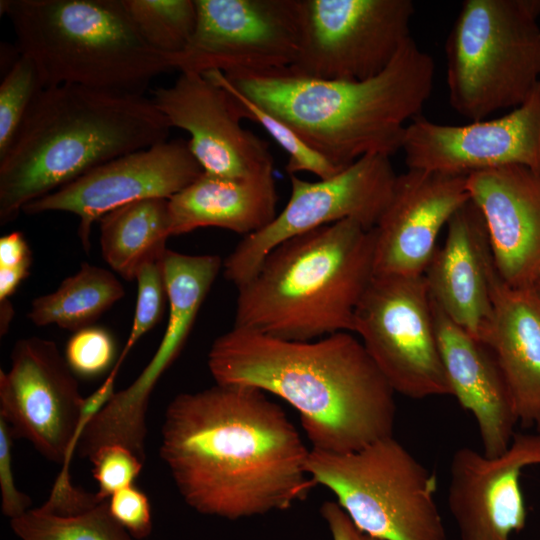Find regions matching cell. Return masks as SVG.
Masks as SVG:
<instances>
[{"mask_svg":"<svg viewBox=\"0 0 540 540\" xmlns=\"http://www.w3.org/2000/svg\"><path fill=\"white\" fill-rule=\"evenodd\" d=\"M320 513L332 540H381L361 531L336 501H325Z\"/></svg>","mask_w":540,"mask_h":540,"instance_id":"36","label":"cell"},{"mask_svg":"<svg viewBox=\"0 0 540 540\" xmlns=\"http://www.w3.org/2000/svg\"><path fill=\"white\" fill-rule=\"evenodd\" d=\"M204 75L228 93L241 119H248L258 123L286 152L288 161L285 169L288 175L309 172L318 179H326L341 171L308 146L284 121L237 90L222 72L212 70L204 73Z\"/></svg>","mask_w":540,"mask_h":540,"instance_id":"27","label":"cell"},{"mask_svg":"<svg viewBox=\"0 0 540 540\" xmlns=\"http://www.w3.org/2000/svg\"><path fill=\"white\" fill-rule=\"evenodd\" d=\"M44 88L36 65L19 53L0 84V156L13 141L31 104Z\"/></svg>","mask_w":540,"mask_h":540,"instance_id":"29","label":"cell"},{"mask_svg":"<svg viewBox=\"0 0 540 540\" xmlns=\"http://www.w3.org/2000/svg\"><path fill=\"white\" fill-rule=\"evenodd\" d=\"M374 257L373 229L355 220L288 239L237 288L233 327L288 341L353 333Z\"/></svg>","mask_w":540,"mask_h":540,"instance_id":"5","label":"cell"},{"mask_svg":"<svg viewBox=\"0 0 540 540\" xmlns=\"http://www.w3.org/2000/svg\"><path fill=\"white\" fill-rule=\"evenodd\" d=\"M411 0H298L299 40L287 69L320 80L381 73L411 37Z\"/></svg>","mask_w":540,"mask_h":540,"instance_id":"9","label":"cell"},{"mask_svg":"<svg viewBox=\"0 0 540 540\" xmlns=\"http://www.w3.org/2000/svg\"><path fill=\"white\" fill-rule=\"evenodd\" d=\"M353 333L395 393L412 399L451 395L425 276L374 275Z\"/></svg>","mask_w":540,"mask_h":540,"instance_id":"10","label":"cell"},{"mask_svg":"<svg viewBox=\"0 0 540 540\" xmlns=\"http://www.w3.org/2000/svg\"><path fill=\"white\" fill-rule=\"evenodd\" d=\"M32 263L29 244L20 231L0 238V269L28 273Z\"/></svg>","mask_w":540,"mask_h":540,"instance_id":"35","label":"cell"},{"mask_svg":"<svg viewBox=\"0 0 540 540\" xmlns=\"http://www.w3.org/2000/svg\"><path fill=\"white\" fill-rule=\"evenodd\" d=\"M537 286L540 288V281H539V283L537 284Z\"/></svg>","mask_w":540,"mask_h":540,"instance_id":"38","label":"cell"},{"mask_svg":"<svg viewBox=\"0 0 540 540\" xmlns=\"http://www.w3.org/2000/svg\"><path fill=\"white\" fill-rule=\"evenodd\" d=\"M0 308V331L1 335H3L6 334L9 328V324L13 319L14 311L12 304L8 300L1 301Z\"/></svg>","mask_w":540,"mask_h":540,"instance_id":"37","label":"cell"},{"mask_svg":"<svg viewBox=\"0 0 540 540\" xmlns=\"http://www.w3.org/2000/svg\"><path fill=\"white\" fill-rule=\"evenodd\" d=\"M188 141L167 140L127 153L88 171L58 190L26 205L22 212H68L79 217L78 234L88 252L92 225L126 204L169 199L201 173Z\"/></svg>","mask_w":540,"mask_h":540,"instance_id":"14","label":"cell"},{"mask_svg":"<svg viewBox=\"0 0 540 540\" xmlns=\"http://www.w3.org/2000/svg\"><path fill=\"white\" fill-rule=\"evenodd\" d=\"M137 299L132 327L126 345L111 372L117 374L124 358L137 343L160 321L168 301L162 259L145 265L136 278Z\"/></svg>","mask_w":540,"mask_h":540,"instance_id":"30","label":"cell"},{"mask_svg":"<svg viewBox=\"0 0 540 540\" xmlns=\"http://www.w3.org/2000/svg\"><path fill=\"white\" fill-rule=\"evenodd\" d=\"M272 173L251 178H225L202 172L168 199L171 235L218 227L245 236L254 234L277 215Z\"/></svg>","mask_w":540,"mask_h":540,"instance_id":"23","label":"cell"},{"mask_svg":"<svg viewBox=\"0 0 540 540\" xmlns=\"http://www.w3.org/2000/svg\"><path fill=\"white\" fill-rule=\"evenodd\" d=\"M83 400L54 341L28 337L15 343L10 369L0 371V417L15 438L30 441L45 458L61 464L60 481L71 480Z\"/></svg>","mask_w":540,"mask_h":540,"instance_id":"13","label":"cell"},{"mask_svg":"<svg viewBox=\"0 0 540 540\" xmlns=\"http://www.w3.org/2000/svg\"><path fill=\"white\" fill-rule=\"evenodd\" d=\"M224 76L343 170L364 156L391 157L402 149L408 124L432 94L435 64L411 36L381 73L366 80L305 78L287 68Z\"/></svg>","mask_w":540,"mask_h":540,"instance_id":"3","label":"cell"},{"mask_svg":"<svg viewBox=\"0 0 540 540\" xmlns=\"http://www.w3.org/2000/svg\"><path fill=\"white\" fill-rule=\"evenodd\" d=\"M168 199L135 201L100 219V247L110 268L123 279L136 280L141 269L159 261L171 237Z\"/></svg>","mask_w":540,"mask_h":540,"instance_id":"24","label":"cell"},{"mask_svg":"<svg viewBox=\"0 0 540 540\" xmlns=\"http://www.w3.org/2000/svg\"><path fill=\"white\" fill-rule=\"evenodd\" d=\"M540 0H466L445 44L451 107L471 121L521 105L540 84Z\"/></svg>","mask_w":540,"mask_h":540,"instance_id":"7","label":"cell"},{"mask_svg":"<svg viewBox=\"0 0 540 540\" xmlns=\"http://www.w3.org/2000/svg\"><path fill=\"white\" fill-rule=\"evenodd\" d=\"M401 150L408 169L468 176L522 166L540 174V84L500 117L451 125L420 115L408 124Z\"/></svg>","mask_w":540,"mask_h":540,"instance_id":"15","label":"cell"},{"mask_svg":"<svg viewBox=\"0 0 540 540\" xmlns=\"http://www.w3.org/2000/svg\"><path fill=\"white\" fill-rule=\"evenodd\" d=\"M494 269L483 217L470 200L448 222L424 276L438 307L483 344L493 321Z\"/></svg>","mask_w":540,"mask_h":540,"instance_id":"20","label":"cell"},{"mask_svg":"<svg viewBox=\"0 0 540 540\" xmlns=\"http://www.w3.org/2000/svg\"><path fill=\"white\" fill-rule=\"evenodd\" d=\"M113 518L136 540L151 533L152 517L147 496L134 485L114 493L108 500Z\"/></svg>","mask_w":540,"mask_h":540,"instance_id":"33","label":"cell"},{"mask_svg":"<svg viewBox=\"0 0 540 540\" xmlns=\"http://www.w3.org/2000/svg\"><path fill=\"white\" fill-rule=\"evenodd\" d=\"M196 25L173 69L204 74L261 73L293 63L298 0H195Z\"/></svg>","mask_w":540,"mask_h":540,"instance_id":"12","label":"cell"},{"mask_svg":"<svg viewBox=\"0 0 540 540\" xmlns=\"http://www.w3.org/2000/svg\"><path fill=\"white\" fill-rule=\"evenodd\" d=\"M480 211L497 274L515 288L540 281V174L505 166L467 176Z\"/></svg>","mask_w":540,"mask_h":540,"instance_id":"19","label":"cell"},{"mask_svg":"<svg viewBox=\"0 0 540 540\" xmlns=\"http://www.w3.org/2000/svg\"><path fill=\"white\" fill-rule=\"evenodd\" d=\"M143 39L167 57L180 53L196 25L195 0H123Z\"/></svg>","mask_w":540,"mask_h":540,"instance_id":"28","label":"cell"},{"mask_svg":"<svg viewBox=\"0 0 540 540\" xmlns=\"http://www.w3.org/2000/svg\"><path fill=\"white\" fill-rule=\"evenodd\" d=\"M15 437L6 420L0 417V490L1 509L10 520L30 509V497L18 490L13 472V441Z\"/></svg>","mask_w":540,"mask_h":540,"instance_id":"34","label":"cell"},{"mask_svg":"<svg viewBox=\"0 0 540 540\" xmlns=\"http://www.w3.org/2000/svg\"><path fill=\"white\" fill-rule=\"evenodd\" d=\"M307 470L366 534L381 540H446L435 475L393 436L345 454L311 448Z\"/></svg>","mask_w":540,"mask_h":540,"instance_id":"8","label":"cell"},{"mask_svg":"<svg viewBox=\"0 0 540 540\" xmlns=\"http://www.w3.org/2000/svg\"><path fill=\"white\" fill-rule=\"evenodd\" d=\"M160 456L198 513L237 520L286 510L316 485L310 449L284 410L245 385L181 393L168 405Z\"/></svg>","mask_w":540,"mask_h":540,"instance_id":"1","label":"cell"},{"mask_svg":"<svg viewBox=\"0 0 540 540\" xmlns=\"http://www.w3.org/2000/svg\"><path fill=\"white\" fill-rule=\"evenodd\" d=\"M124 295L122 283L111 271L82 263L55 291L33 300L28 318L39 327L56 325L76 332L91 326Z\"/></svg>","mask_w":540,"mask_h":540,"instance_id":"25","label":"cell"},{"mask_svg":"<svg viewBox=\"0 0 540 540\" xmlns=\"http://www.w3.org/2000/svg\"><path fill=\"white\" fill-rule=\"evenodd\" d=\"M21 540H136L111 515L107 501L76 515H59L41 507L11 519Z\"/></svg>","mask_w":540,"mask_h":540,"instance_id":"26","label":"cell"},{"mask_svg":"<svg viewBox=\"0 0 540 540\" xmlns=\"http://www.w3.org/2000/svg\"><path fill=\"white\" fill-rule=\"evenodd\" d=\"M491 288L493 321L484 345L503 373L519 423L540 432V288L511 287L496 269Z\"/></svg>","mask_w":540,"mask_h":540,"instance_id":"22","label":"cell"},{"mask_svg":"<svg viewBox=\"0 0 540 540\" xmlns=\"http://www.w3.org/2000/svg\"><path fill=\"white\" fill-rule=\"evenodd\" d=\"M540 465V432L515 433L509 447L489 457L470 447L451 458L448 507L460 540H511L525 528L521 475Z\"/></svg>","mask_w":540,"mask_h":540,"instance_id":"17","label":"cell"},{"mask_svg":"<svg viewBox=\"0 0 540 540\" xmlns=\"http://www.w3.org/2000/svg\"><path fill=\"white\" fill-rule=\"evenodd\" d=\"M116 352L113 335L103 327L91 325L74 332L64 357L75 375L94 378L114 367Z\"/></svg>","mask_w":540,"mask_h":540,"instance_id":"31","label":"cell"},{"mask_svg":"<svg viewBox=\"0 0 540 540\" xmlns=\"http://www.w3.org/2000/svg\"><path fill=\"white\" fill-rule=\"evenodd\" d=\"M20 54L45 87L71 84L143 95L169 57L141 36L123 0H2Z\"/></svg>","mask_w":540,"mask_h":540,"instance_id":"6","label":"cell"},{"mask_svg":"<svg viewBox=\"0 0 540 540\" xmlns=\"http://www.w3.org/2000/svg\"><path fill=\"white\" fill-rule=\"evenodd\" d=\"M207 363L217 384L255 387L290 404L312 449L345 454L393 436L396 393L351 332L288 341L232 327Z\"/></svg>","mask_w":540,"mask_h":540,"instance_id":"2","label":"cell"},{"mask_svg":"<svg viewBox=\"0 0 540 540\" xmlns=\"http://www.w3.org/2000/svg\"><path fill=\"white\" fill-rule=\"evenodd\" d=\"M170 129L144 95L45 87L0 156V224L103 163L167 141Z\"/></svg>","mask_w":540,"mask_h":540,"instance_id":"4","label":"cell"},{"mask_svg":"<svg viewBox=\"0 0 540 540\" xmlns=\"http://www.w3.org/2000/svg\"><path fill=\"white\" fill-rule=\"evenodd\" d=\"M390 157L364 156L337 174L317 181L289 175L291 192L274 220L245 236L223 262L224 277L236 288L249 281L276 246L295 236L343 220L373 229L397 179Z\"/></svg>","mask_w":540,"mask_h":540,"instance_id":"11","label":"cell"},{"mask_svg":"<svg viewBox=\"0 0 540 540\" xmlns=\"http://www.w3.org/2000/svg\"><path fill=\"white\" fill-rule=\"evenodd\" d=\"M92 474L97 482L96 496L107 501L117 491L133 485L142 469L143 461L129 448L111 444L98 448L89 458Z\"/></svg>","mask_w":540,"mask_h":540,"instance_id":"32","label":"cell"},{"mask_svg":"<svg viewBox=\"0 0 540 540\" xmlns=\"http://www.w3.org/2000/svg\"><path fill=\"white\" fill-rule=\"evenodd\" d=\"M432 307L451 395L473 415L483 454L500 455L509 447L519 420L498 362L486 345L452 321L433 300Z\"/></svg>","mask_w":540,"mask_h":540,"instance_id":"21","label":"cell"},{"mask_svg":"<svg viewBox=\"0 0 540 540\" xmlns=\"http://www.w3.org/2000/svg\"><path fill=\"white\" fill-rule=\"evenodd\" d=\"M151 96L171 128L190 134V151L204 172L236 179L273 172L268 143L242 127L231 97L207 76L180 72Z\"/></svg>","mask_w":540,"mask_h":540,"instance_id":"16","label":"cell"},{"mask_svg":"<svg viewBox=\"0 0 540 540\" xmlns=\"http://www.w3.org/2000/svg\"><path fill=\"white\" fill-rule=\"evenodd\" d=\"M470 201L467 176L407 169L373 228L374 275L424 276L437 238Z\"/></svg>","mask_w":540,"mask_h":540,"instance_id":"18","label":"cell"}]
</instances>
